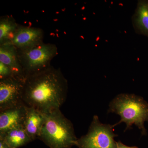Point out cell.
Returning a JSON list of instances; mask_svg holds the SVG:
<instances>
[{
    "instance_id": "6da1fadb",
    "label": "cell",
    "mask_w": 148,
    "mask_h": 148,
    "mask_svg": "<svg viewBox=\"0 0 148 148\" xmlns=\"http://www.w3.org/2000/svg\"><path fill=\"white\" fill-rule=\"evenodd\" d=\"M68 90V81L61 70L51 66L27 77L22 101L27 107L47 113L60 109Z\"/></svg>"
},
{
    "instance_id": "7a4b0ae2",
    "label": "cell",
    "mask_w": 148,
    "mask_h": 148,
    "mask_svg": "<svg viewBox=\"0 0 148 148\" xmlns=\"http://www.w3.org/2000/svg\"><path fill=\"white\" fill-rule=\"evenodd\" d=\"M38 139L49 148H71L76 146L78 139L71 122L60 109L45 113Z\"/></svg>"
},
{
    "instance_id": "3957f363",
    "label": "cell",
    "mask_w": 148,
    "mask_h": 148,
    "mask_svg": "<svg viewBox=\"0 0 148 148\" xmlns=\"http://www.w3.org/2000/svg\"><path fill=\"white\" fill-rule=\"evenodd\" d=\"M109 113L119 115L121 118L114 127L124 122L126 125L125 131L131 129L134 124L141 130L142 135L147 133L144 124L148 121V104L142 97L134 94H119L110 103Z\"/></svg>"
},
{
    "instance_id": "277c9868",
    "label": "cell",
    "mask_w": 148,
    "mask_h": 148,
    "mask_svg": "<svg viewBox=\"0 0 148 148\" xmlns=\"http://www.w3.org/2000/svg\"><path fill=\"white\" fill-rule=\"evenodd\" d=\"M17 50L20 64L27 77L50 67L51 62L58 54L56 45L43 42Z\"/></svg>"
},
{
    "instance_id": "5b68a950",
    "label": "cell",
    "mask_w": 148,
    "mask_h": 148,
    "mask_svg": "<svg viewBox=\"0 0 148 148\" xmlns=\"http://www.w3.org/2000/svg\"><path fill=\"white\" fill-rule=\"evenodd\" d=\"M113 125L103 124L97 116H94L86 135L78 139V148H116L114 138L118 136L114 132Z\"/></svg>"
},
{
    "instance_id": "8992f818",
    "label": "cell",
    "mask_w": 148,
    "mask_h": 148,
    "mask_svg": "<svg viewBox=\"0 0 148 148\" xmlns=\"http://www.w3.org/2000/svg\"><path fill=\"white\" fill-rule=\"evenodd\" d=\"M27 77L12 76L0 79V111L24 103L22 101Z\"/></svg>"
},
{
    "instance_id": "52a82bcc",
    "label": "cell",
    "mask_w": 148,
    "mask_h": 148,
    "mask_svg": "<svg viewBox=\"0 0 148 148\" xmlns=\"http://www.w3.org/2000/svg\"><path fill=\"white\" fill-rule=\"evenodd\" d=\"M44 32L37 27L18 25L13 39L10 43L17 49H24L43 42Z\"/></svg>"
},
{
    "instance_id": "ba28073f",
    "label": "cell",
    "mask_w": 148,
    "mask_h": 148,
    "mask_svg": "<svg viewBox=\"0 0 148 148\" xmlns=\"http://www.w3.org/2000/svg\"><path fill=\"white\" fill-rule=\"evenodd\" d=\"M27 106L24 103L0 111V136L11 129L24 125Z\"/></svg>"
},
{
    "instance_id": "9c48e42d",
    "label": "cell",
    "mask_w": 148,
    "mask_h": 148,
    "mask_svg": "<svg viewBox=\"0 0 148 148\" xmlns=\"http://www.w3.org/2000/svg\"><path fill=\"white\" fill-rule=\"evenodd\" d=\"M45 114L34 108L27 107L24 127L32 141L39 138L45 120Z\"/></svg>"
},
{
    "instance_id": "30bf717a",
    "label": "cell",
    "mask_w": 148,
    "mask_h": 148,
    "mask_svg": "<svg viewBox=\"0 0 148 148\" xmlns=\"http://www.w3.org/2000/svg\"><path fill=\"white\" fill-rule=\"evenodd\" d=\"M0 62L9 67L14 75L26 77L19 61L18 50L12 45H0Z\"/></svg>"
},
{
    "instance_id": "8fae6325",
    "label": "cell",
    "mask_w": 148,
    "mask_h": 148,
    "mask_svg": "<svg viewBox=\"0 0 148 148\" xmlns=\"http://www.w3.org/2000/svg\"><path fill=\"white\" fill-rule=\"evenodd\" d=\"M0 138L3 139L11 148H20L33 141L23 125L11 129L4 135L0 136Z\"/></svg>"
},
{
    "instance_id": "7c38bea8",
    "label": "cell",
    "mask_w": 148,
    "mask_h": 148,
    "mask_svg": "<svg viewBox=\"0 0 148 148\" xmlns=\"http://www.w3.org/2000/svg\"><path fill=\"white\" fill-rule=\"evenodd\" d=\"M15 19L11 16L0 18V45L10 43L18 27Z\"/></svg>"
},
{
    "instance_id": "4fadbf2b",
    "label": "cell",
    "mask_w": 148,
    "mask_h": 148,
    "mask_svg": "<svg viewBox=\"0 0 148 148\" xmlns=\"http://www.w3.org/2000/svg\"><path fill=\"white\" fill-rule=\"evenodd\" d=\"M135 24L143 34L148 36V3L142 2L138 5L136 14Z\"/></svg>"
},
{
    "instance_id": "5bb4252c",
    "label": "cell",
    "mask_w": 148,
    "mask_h": 148,
    "mask_svg": "<svg viewBox=\"0 0 148 148\" xmlns=\"http://www.w3.org/2000/svg\"><path fill=\"white\" fill-rule=\"evenodd\" d=\"M14 76L10 68L2 62H0V79L6 78Z\"/></svg>"
},
{
    "instance_id": "9a60e30c",
    "label": "cell",
    "mask_w": 148,
    "mask_h": 148,
    "mask_svg": "<svg viewBox=\"0 0 148 148\" xmlns=\"http://www.w3.org/2000/svg\"><path fill=\"white\" fill-rule=\"evenodd\" d=\"M116 148H138L137 147H128L123 144L121 141L116 142Z\"/></svg>"
},
{
    "instance_id": "2e32d148",
    "label": "cell",
    "mask_w": 148,
    "mask_h": 148,
    "mask_svg": "<svg viewBox=\"0 0 148 148\" xmlns=\"http://www.w3.org/2000/svg\"><path fill=\"white\" fill-rule=\"evenodd\" d=\"M0 148H11L6 143L5 140L0 138Z\"/></svg>"
}]
</instances>
